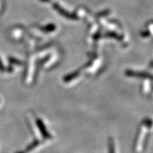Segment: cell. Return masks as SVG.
Returning a JSON list of instances; mask_svg holds the SVG:
<instances>
[{
  "label": "cell",
  "mask_w": 153,
  "mask_h": 153,
  "mask_svg": "<svg viewBox=\"0 0 153 153\" xmlns=\"http://www.w3.org/2000/svg\"><path fill=\"white\" fill-rule=\"evenodd\" d=\"M53 7H54V9H56V10L58 11L59 13H60V14H62V15H63V16H66L67 18L75 19V18H74V17H73V16H72V14H69V13L67 12L65 10H64V9L61 8V7L58 4H53Z\"/></svg>",
  "instance_id": "6da1fadb"
},
{
  "label": "cell",
  "mask_w": 153,
  "mask_h": 153,
  "mask_svg": "<svg viewBox=\"0 0 153 153\" xmlns=\"http://www.w3.org/2000/svg\"><path fill=\"white\" fill-rule=\"evenodd\" d=\"M55 26L53 24H49L45 27V30H47V31H52V30H55Z\"/></svg>",
  "instance_id": "7a4b0ae2"
},
{
  "label": "cell",
  "mask_w": 153,
  "mask_h": 153,
  "mask_svg": "<svg viewBox=\"0 0 153 153\" xmlns=\"http://www.w3.org/2000/svg\"><path fill=\"white\" fill-rule=\"evenodd\" d=\"M0 71H1V72L4 71V66H3L2 63H1V60H0Z\"/></svg>",
  "instance_id": "3957f363"
},
{
  "label": "cell",
  "mask_w": 153,
  "mask_h": 153,
  "mask_svg": "<svg viewBox=\"0 0 153 153\" xmlns=\"http://www.w3.org/2000/svg\"><path fill=\"white\" fill-rule=\"evenodd\" d=\"M41 1H44V2H48V1H50V0H41Z\"/></svg>",
  "instance_id": "277c9868"
}]
</instances>
